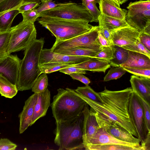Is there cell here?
<instances>
[{"label":"cell","instance_id":"1","mask_svg":"<svg viewBox=\"0 0 150 150\" xmlns=\"http://www.w3.org/2000/svg\"><path fill=\"white\" fill-rule=\"evenodd\" d=\"M75 92L98 114L114 121L138 138L128 112L130 98L133 92L131 87L112 91L108 90L105 87L103 91L98 93L102 100L101 103L92 100Z\"/></svg>","mask_w":150,"mask_h":150},{"label":"cell","instance_id":"2","mask_svg":"<svg viewBox=\"0 0 150 150\" xmlns=\"http://www.w3.org/2000/svg\"><path fill=\"white\" fill-rule=\"evenodd\" d=\"M57 91L50 105L55 122L71 121L83 114L86 103L76 93L74 90L59 88Z\"/></svg>","mask_w":150,"mask_h":150},{"label":"cell","instance_id":"3","mask_svg":"<svg viewBox=\"0 0 150 150\" xmlns=\"http://www.w3.org/2000/svg\"><path fill=\"white\" fill-rule=\"evenodd\" d=\"M44 39H36L24 52L21 60L17 83L18 91L31 89L38 78L41 74L39 66L40 54L43 49Z\"/></svg>","mask_w":150,"mask_h":150},{"label":"cell","instance_id":"4","mask_svg":"<svg viewBox=\"0 0 150 150\" xmlns=\"http://www.w3.org/2000/svg\"><path fill=\"white\" fill-rule=\"evenodd\" d=\"M83 113L71 121L55 122V144L59 150L85 149L83 135Z\"/></svg>","mask_w":150,"mask_h":150},{"label":"cell","instance_id":"5","mask_svg":"<svg viewBox=\"0 0 150 150\" xmlns=\"http://www.w3.org/2000/svg\"><path fill=\"white\" fill-rule=\"evenodd\" d=\"M38 22L60 41L67 40L90 31L93 26L87 21L40 17Z\"/></svg>","mask_w":150,"mask_h":150},{"label":"cell","instance_id":"6","mask_svg":"<svg viewBox=\"0 0 150 150\" xmlns=\"http://www.w3.org/2000/svg\"><path fill=\"white\" fill-rule=\"evenodd\" d=\"M7 49L8 55L13 52L25 50L36 39V30L34 23L22 21L11 27Z\"/></svg>","mask_w":150,"mask_h":150},{"label":"cell","instance_id":"7","mask_svg":"<svg viewBox=\"0 0 150 150\" xmlns=\"http://www.w3.org/2000/svg\"><path fill=\"white\" fill-rule=\"evenodd\" d=\"M49 17L69 20L93 22V18L86 8L82 4L71 1L62 5L44 11L39 17Z\"/></svg>","mask_w":150,"mask_h":150},{"label":"cell","instance_id":"8","mask_svg":"<svg viewBox=\"0 0 150 150\" xmlns=\"http://www.w3.org/2000/svg\"><path fill=\"white\" fill-rule=\"evenodd\" d=\"M127 8L125 20L130 27L141 33L150 25V0L131 2Z\"/></svg>","mask_w":150,"mask_h":150},{"label":"cell","instance_id":"9","mask_svg":"<svg viewBox=\"0 0 150 150\" xmlns=\"http://www.w3.org/2000/svg\"><path fill=\"white\" fill-rule=\"evenodd\" d=\"M99 30L98 26H93L89 31L70 39L56 41L51 49L79 47L99 52L100 45L98 38Z\"/></svg>","mask_w":150,"mask_h":150},{"label":"cell","instance_id":"10","mask_svg":"<svg viewBox=\"0 0 150 150\" xmlns=\"http://www.w3.org/2000/svg\"><path fill=\"white\" fill-rule=\"evenodd\" d=\"M128 112L131 120L138 135V138L142 145L150 133V131L148 130L146 126L140 99L134 92L130 98Z\"/></svg>","mask_w":150,"mask_h":150},{"label":"cell","instance_id":"11","mask_svg":"<svg viewBox=\"0 0 150 150\" xmlns=\"http://www.w3.org/2000/svg\"><path fill=\"white\" fill-rule=\"evenodd\" d=\"M95 112L96 120L100 127L103 128L108 133L118 140L137 146L140 145L139 138L135 137L114 121Z\"/></svg>","mask_w":150,"mask_h":150},{"label":"cell","instance_id":"12","mask_svg":"<svg viewBox=\"0 0 150 150\" xmlns=\"http://www.w3.org/2000/svg\"><path fill=\"white\" fill-rule=\"evenodd\" d=\"M90 58L87 57L65 55L54 52L51 49H43L40 54L39 66L51 62L76 64L82 62Z\"/></svg>","mask_w":150,"mask_h":150},{"label":"cell","instance_id":"13","mask_svg":"<svg viewBox=\"0 0 150 150\" xmlns=\"http://www.w3.org/2000/svg\"><path fill=\"white\" fill-rule=\"evenodd\" d=\"M21 60L17 55H9L0 59V74L12 83L17 85Z\"/></svg>","mask_w":150,"mask_h":150},{"label":"cell","instance_id":"14","mask_svg":"<svg viewBox=\"0 0 150 150\" xmlns=\"http://www.w3.org/2000/svg\"><path fill=\"white\" fill-rule=\"evenodd\" d=\"M83 115V139L84 146L100 128L96 120L95 112L86 103Z\"/></svg>","mask_w":150,"mask_h":150},{"label":"cell","instance_id":"15","mask_svg":"<svg viewBox=\"0 0 150 150\" xmlns=\"http://www.w3.org/2000/svg\"><path fill=\"white\" fill-rule=\"evenodd\" d=\"M140 32L130 27L114 30L111 36L113 44L122 47L134 43L139 37Z\"/></svg>","mask_w":150,"mask_h":150},{"label":"cell","instance_id":"16","mask_svg":"<svg viewBox=\"0 0 150 150\" xmlns=\"http://www.w3.org/2000/svg\"><path fill=\"white\" fill-rule=\"evenodd\" d=\"M38 94L34 93L25 101L21 112L18 115L19 119V132L23 133L30 126L35 105L37 101Z\"/></svg>","mask_w":150,"mask_h":150},{"label":"cell","instance_id":"17","mask_svg":"<svg viewBox=\"0 0 150 150\" xmlns=\"http://www.w3.org/2000/svg\"><path fill=\"white\" fill-rule=\"evenodd\" d=\"M130 82L133 92L150 104V78L133 75Z\"/></svg>","mask_w":150,"mask_h":150},{"label":"cell","instance_id":"18","mask_svg":"<svg viewBox=\"0 0 150 150\" xmlns=\"http://www.w3.org/2000/svg\"><path fill=\"white\" fill-rule=\"evenodd\" d=\"M50 92L47 88L46 90L38 94L35 105L30 126L40 118L45 116L50 106Z\"/></svg>","mask_w":150,"mask_h":150},{"label":"cell","instance_id":"19","mask_svg":"<svg viewBox=\"0 0 150 150\" xmlns=\"http://www.w3.org/2000/svg\"><path fill=\"white\" fill-rule=\"evenodd\" d=\"M116 144L128 146H138L134 144L118 140L111 135L103 128L100 127L95 135L85 146L89 145Z\"/></svg>","mask_w":150,"mask_h":150},{"label":"cell","instance_id":"20","mask_svg":"<svg viewBox=\"0 0 150 150\" xmlns=\"http://www.w3.org/2000/svg\"><path fill=\"white\" fill-rule=\"evenodd\" d=\"M120 66L150 69V58L143 54L128 50L127 60Z\"/></svg>","mask_w":150,"mask_h":150},{"label":"cell","instance_id":"21","mask_svg":"<svg viewBox=\"0 0 150 150\" xmlns=\"http://www.w3.org/2000/svg\"><path fill=\"white\" fill-rule=\"evenodd\" d=\"M110 65L105 60L90 58L81 63L72 64L71 67H74L85 70L93 72H103L105 73L106 70L110 68Z\"/></svg>","mask_w":150,"mask_h":150},{"label":"cell","instance_id":"22","mask_svg":"<svg viewBox=\"0 0 150 150\" xmlns=\"http://www.w3.org/2000/svg\"><path fill=\"white\" fill-rule=\"evenodd\" d=\"M99 4L101 14L120 19H125L126 10L121 8L109 0H101Z\"/></svg>","mask_w":150,"mask_h":150},{"label":"cell","instance_id":"23","mask_svg":"<svg viewBox=\"0 0 150 150\" xmlns=\"http://www.w3.org/2000/svg\"><path fill=\"white\" fill-rule=\"evenodd\" d=\"M51 49L54 52L63 54L93 58L98 52L92 50L79 47L51 48Z\"/></svg>","mask_w":150,"mask_h":150},{"label":"cell","instance_id":"24","mask_svg":"<svg viewBox=\"0 0 150 150\" xmlns=\"http://www.w3.org/2000/svg\"><path fill=\"white\" fill-rule=\"evenodd\" d=\"M86 150H144L141 145L138 146L108 144L89 145L85 148Z\"/></svg>","mask_w":150,"mask_h":150},{"label":"cell","instance_id":"25","mask_svg":"<svg viewBox=\"0 0 150 150\" xmlns=\"http://www.w3.org/2000/svg\"><path fill=\"white\" fill-rule=\"evenodd\" d=\"M99 25H103L113 30L125 27H130L126 20H122L101 14L98 20Z\"/></svg>","mask_w":150,"mask_h":150},{"label":"cell","instance_id":"26","mask_svg":"<svg viewBox=\"0 0 150 150\" xmlns=\"http://www.w3.org/2000/svg\"><path fill=\"white\" fill-rule=\"evenodd\" d=\"M19 6L8 9L0 16V32L6 31L10 30L13 20L20 13L18 9Z\"/></svg>","mask_w":150,"mask_h":150},{"label":"cell","instance_id":"27","mask_svg":"<svg viewBox=\"0 0 150 150\" xmlns=\"http://www.w3.org/2000/svg\"><path fill=\"white\" fill-rule=\"evenodd\" d=\"M18 91L16 86L12 83L3 74H0V93L2 96L12 98Z\"/></svg>","mask_w":150,"mask_h":150},{"label":"cell","instance_id":"28","mask_svg":"<svg viewBox=\"0 0 150 150\" xmlns=\"http://www.w3.org/2000/svg\"><path fill=\"white\" fill-rule=\"evenodd\" d=\"M112 47L113 58L108 62L112 67H118L127 60L128 56V50L122 47L113 45Z\"/></svg>","mask_w":150,"mask_h":150},{"label":"cell","instance_id":"29","mask_svg":"<svg viewBox=\"0 0 150 150\" xmlns=\"http://www.w3.org/2000/svg\"><path fill=\"white\" fill-rule=\"evenodd\" d=\"M77 93L94 101L101 103L102 101L101 97L98 93L95 91L90 86H79L74 90Z\"/></svg>","mask_w":150,"mask_h":150},{"label":"cell","instance_id":"30","mask_svg":"<svg viewBox=\"0 0 150 150\" xmlns=\"http://www.w3.org/2000/svg\"><path fill=\"white\" fill-rule=\"evenodd\" d=\"M48 77L46 74H41L37 79L32 88L34 93L39 94L45 91L48 85Z\"/></svg>","mask_w":150,"mask_h":150},{"label":"cell","instance_id":"31","mask_svg":"<svg viewBox=\"0 0 150 150\" xmlns=\"http://www.w3.org/2000/svg\"><path fill=\"white\" fill-rule=\"evenodd\" d=\"M71 64L68 63L51 62L39 66L41 73L46 74L57 71L64 68L71 67Z\"/></svg>","mask_w":150,"mask_h":150},{"label":"cell","instance_id":"32","mask_svg":"<svg viewBox=\"0 0 150 150\" xmlns=\"http://www.w3.org/2000/svg\"><path fill=\"white\" fill-rule=\"evenodd\" d=\"M10 35V30L6 31L0 32V59L9 55L7 53V49Z\"/></svg>","mask_w":150,"mask_h":150},{"label":"cell","instance_id":"33","mask_svg":"<svg viewBox=\"0 0 150 150\" xmlns=\"http://www.w3.org/2000/svg\"><path fill=\"white\" fill-rule=\"evenodd\" d=\"M122 47L129 51L143 54L150 58V51L147 50L142 44L139 37L133 43Z\"/></svg>","mask_w":150,"mask_h":150},{"label":"cell","instance_id":"34","mask_svg":"<svg viewBox=\"0 0 150 150\" xmlns=\"http://www.w3.org/2000/svg\"><path fill=\"white\" fill-rule=\"evenodd\" d=\"M81 4L89 12L93 18V22H98L101 13L97 8L96 4L86 0H82Z\"/></svg>","mask_w":150,"mask_h":150},{"label":"cell","instance_id":"35","mask_svg":"<svg viewBox=\"0 0 150 150\" xmlns=\"http://www.w3.org/2000/svg\"><path fill=\"white\" fill-rule=\"evenodd\" d=\"M126 71L123 67L120 66L115 68H112L110 69L104 78L103 81L116 79L121 77L126 72Z\"/></svg>","mask_w":150,"mask_h":150},{"label":"cell","instance_id":"36","mask_svg":"<svg viewBox=\"0 0 150 150\" xmlns=\"http://www.w3.org/2000/svg\"><path fill=\"white\" fill-rule=\"evenodd\" d=\"M113 57L112 46L111 47L101 46L100 51L97 53L93 58L105 60L108 62L112 59Z\"/></svg>","mask_w":150,"mask_h":150},{"label":"cell","instance_id":"37","mask_svg":"<svg viewBox=\"0 0 150 150\" xmlns=\"http://www.w3.org/2000/svg\"><path fill=\"white\" fill-rule=\"evenodd\" d=\"M40 0H23L18 8L20 13L38 7L41 4Z\"/></svg>","mask_w":150,"mask_h":150},{"label":"cell","instance_id":"38","mask_svg":"<svg viewBox=\"0 0 150 150\" xmlns=\"http://www.w3.org/2000/svg\"><path fill=\"white\" fill-rule=\"evenodd\" d=\"M66 3H56L53 0L41 2V4L36 8L37 11L38 13L40 14L41 13L44 11L63 5L66 4Z\"/></svg>","mask_w":150,"mask_h":150},{"label":"cell","instance_id":"39","mask_svg":"<svg viewBox=\"0 0 150 150\" xmlns=\"http://www.w3.org/2000/svg\"><path fill=\"white\" fill-rule=\"evenodd\" d=\"M36 8L25 11L21 13L23 21L33 23L39 17L40 14L38 13Z\"/></svg>","mask_w":150,"mask_h":150},{"label":"cell","instance_id":"40","mask_svg":"<svg viewBox=\"0 0 150 150\" xmlns=\"http://www.w3.org/2000/svg\"><path fill=\"white\" fill-rule=\"evenodd\" d=\"M122 67L126 71L133 74L134 75L150 78V69L131 67Z\"/></svg>","mask_w":150,"mask_h":150},{"label":"cell","instance_id":"41","mask_svg":"<svg viewBox=\"0 0 150 150\" xmlns=\"http://www.w3.org/2000/svg\"><path fill=\"white\" fill-rule=\"evenodd\" d=\"M139 98L143 106L146 126L148 130L150 131V104L143 98Z\"/></svg>","mask_w":150,"mask_h":150},{"label":"cell","instance_id":"42","mask_svg":"<svg viewBox=\"0 0 150 150\" xmlns=\"http://www.w3.org/2000/svg\"><path fill=\"white\" fill-rule=\"evenodd\" d=\"M17 145L6 138H1L0 139V150H14Z\"/></svg>","mask_w":150,"mask_h":150},{"label":"cell","instance_id":"43","mask_svg":"<svg viewBox=\"0 0 150 150\" xmlns=\"http://www.w3.org/2000/svg\"><path fill=\"white\" fill-rule=\"evenodd\" d=\"M99 31L102 35L112 45H113L111 38V33L114 30L109 29L103 25H99Z\"/></svg>","mask_w":150,"mask_h":150},{"label":"cell","instance_id":"44","mask_svg":"<svg viewBox=\"0 0 150 150\" xmlns=\"http://www.w3.org/2000/svg\"><path fill=\"white\" fill-rule=\"evenodd\" d=\"M139 38L142 44L150 51V35L143 32L140 33Z\"/></svg>","mask_w":150,"mask_h":150},{"label":"cell","instance_id":"45","mask_svg":"<svg viewBox=\"0 0 150 150\" xmlns=\"http://www.w3.org/2000/svg\"><path fill=\"white\" fill-rule=\"evenodd\" d=\"M69 75L73 79L78 80L85 84L86 86H88L91 83L90 79L83 74L74 73Z\"/></svg>","mask_w":150,"mask_h":150},{"label":"cell","instance_id":"46","mask_svg":"<svg viewBox=\"0 0 150 150\" xmlns=\"http://www.w3.org/2000/svg\"><path fill=\"white\" fill-rule=\"evenodd\" d=\"M59 71L60 72L69 75L74 73H80L83 74L86 73L85 70L73 67H66L61 69Z\"/></svg>","mask_w":150,"mask_h":150},{"label":"cell","instance_id":"47","mask_svg":"<svg viewBox=\"0 0 150 150\" xmlns=\"http://www.w3.org/2000/svg\"><path fill=\"white\" fill-rule=\"evenodd\" d=\"M98 38L99 42L102 46L111 47V45L101 34L99 30L98 33Z\"/></svg>","mask_w":150,"mask_h":150},{"label":"cell","instance_id":"48","mask_svg":"<svg viewBox=\"0 0 150 150\" xmlns=\"http://www.w3.org/2000/svg\"><path fill=\"white\" fill-rule=\"evenodd\" d=\"M150 133L148 135V136L144 142L143 144L141 145L144 148V150H150Z\"/></svg>","mask_w":150,"mask_h":150},{"label":"cell","instance_id":"49","mask_svg":"<svg viewBox=\"0 0 150 150\" xmlns=\"http://www.w3.org/2000/svg\"><path fill=\"white\" fill-rule=\"evenodd\" d=\"M87 1L91 2L95 4L97 3L99 4L101 0H86Z\"/></svg>","mask_w":150,"mask_h":150},{"label":"cell","instance_id":"50","mask_svg":"<svg viewBox=\"0 0 150 150\" xmlns=\"http://www.w3.org/2000/svg\"><path fill=\"white\" fill-rule=\"evenodd\" d=\"M117 6L120 7V4L117 0H109Z\"/></svg>","mask_w":150,"mask_h":150},{"label":"cell","instance_id":"51","mask_svg":"<svg viewBox=\"0 0 150 150\" xmlns=\"http://www.w3.org/2000/svg\"><path fill=\"white\" fill-rule=\"evenodd\" d=\"M120 5L128 1V0H117Z\"/></svg>","mask_w":150,"mask_h":150},{"label":"cell","instance_id":"52","mask_svg":"<svg viewBox=\"0 0 150 150\" xmlns=\"http://www.w3.org/2000/svg\"><path fill=\"white\" fill-rule=\"evenodd\" d=\"M41 2H45L49 1H52L53 0H40Z\"/></svg>","mask_w":150,"mask_h":150},{"label":"cell","instance_id":"53","mask_svg":"<svg viewBox=\"0 0 150 150\" xmlns=\"http://www.w3.org/2000/svg\"><path fill=\"white\" fill-rule=\"evenodd\" d=\"M8 10H7L5 11H3V12H0V16H1L5 12H6V11H7Z\"/></svg>","mask_w":150,"mask_h":150},{"label":"cell","instance_id":"54","mask_svg":"<svg viewBox=\"0 0 150 150\" xmlns=\"http://www.w3.org/2000/svg\"><path fill=\"white\" fill-rule=\"evenodd\" d=\"M3 0H0V2H1Z\"/></svg>","mask_w":150,"mask_h":150}]
</instances>
